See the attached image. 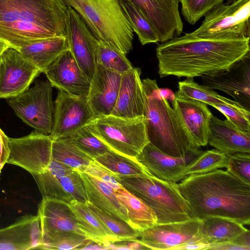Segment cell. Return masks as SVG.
<instances>
[{"label": "cell", "instance_id": "cell-8", "mask_svg": "<svg viewBox=\"0 0 250 250\" xmlns=\"http://www.w3.org/2000/svg\"><path fill=\"white\" fill-rule=\"evenodd\" d=\"M250 0L222 3L209 10L201 25L191 33L203 38L250 37Z\"/></svg>", "mask_w": 250, "mask_h": 250}, {"label": "cell", "instance_id": "cell-4", "mask_svg": "<svg viewBox=\"0 0 250 250\" xmlns=\"http://www.w3.org/2000/svg\"><path fill=\"white\" fill-rule=\"evenodd\" d=\"M145 94L144 118L148 138L159 150L174 157L200 153L184 130L168 100L160 93L157 82L142 80Z\"/></svg>", "mask_w": 250, "mask_h": 250}, {"label": "cell", "instance_id": "cell-7", "mask_svg": "<svg viewBox=\"0 0 250 250\" xmlns=\"http://www.w3.org/2000/svg\"><path fill=\"white\" fill-rule=\"evenodd\" d=\"M87 125L111 150L130 158L136 159L149 143L144 116H101L94 118Z\"/></svg>", "mask_w": 250, "mask_h": 250}, {"label": "cell", "instance_id": "cell-17", "mask_svg": "<svg viewBox=\"0 0 250 250\" xmlns=\"http://www.w3.org/2000/svg\"><path fill=\"white\" fill-rule=\"evenodd\" d=\"M53 87L68 94L87 96L90 81L69 49L60 55L44 73Z\"/></svg>", "mask_w": 250, "mask_h": 250}, {"label": "cell", "instance_id": "cell-6", "mask_svg": "<svg viewBox=\"0 0 250 250\" xmlns=\"http://www.w3.org/2000/svg\"><path fill=\"white\" fill-rule=\"evenodd\" d=\"M121 185L142 199L155 212L157 223L165 224L189 219L188 201L177 183L150 176L118 177Z\"/></svg>", "mask_w": 250, "mask_h": 250}, {"label": "cell", "instance_id": "cell-27", "mask_svg": "<svg viewBox=\"0 0 250 250\" xmlns=\"http://www.w3.org/2000/svg\"><path fill=\"white\" fill-rule=\"evenodd\" d=\"M248 229L243 224L233 219L209 216L201 220L199 234L201 242L210 245V248L216 244L230 241Z\"/></svg>", "mask_w": 250, "mask_h": 250}, {"label": "cell", "instance_id": "cell-16", "mask_svg": "<svg viewBox=\"0 0 250 250\" xmlns=\"http://www.w3.org/2000/svg\"><path fill=\"white\" fill-rule=\"evenodd\" d=\"M138 7L149 20L161 43L181 35L183 22L179 0H127Z\"/></svg>", "mask_w": 250, "mask_h": 250}, {"label": "cell", "instance_id": "cell-41", "mask_svg": "<svg viewBox=\"0 0 250 250\" xmlns=\"http://www.w3.org/2000/svg\"><path fill=\"white\" fill-rule=\"evenodd\" d=\"M224 0H179L181 13L190 24H195L214 7Z\"/></svg>", "mask_w": 250, "mask_h": 250}, {"label": "cell", "instance_id": "cell-47", "mask_svg": "<svg viewBox=\"0 0 250 250\" xmlns=\"http://www.w3.org/2000/svg\"><path fill=\"white\" fill-rule=\"evenodd\" d=\"M237 0H227V2H226V4H230L233 2H234L235 1H236Z\"/></svg>", "mask_w": 250, "mask_h": 250}, {"label": "cell", "instance_id": "cell-14", "mask_svg": "<svg viewBox=\"0 0 250 250\" xmlns=\"http://www.w3.org/2000/svg\"><path fill=\"white\" fill-rule=\"evenodd\" d=\"M203 85L227 93L250 110V54L227 70L201 76Z\"/></svg>", "mask_w": 250, "mask_h": 250}, {"label": "cell", "instance_id": "cell-30", "mask_svg": "<svg viewBox=\"0 0 250 250\" xmlns=\"http://www.w3.org/2000/svg\"><path fill=\"white\" fill-rule=\"evenodd\" d=\"M52 159L48 168L40 174L32 175L42 198L62 200L68 203L61 185V178L73 170Z\"/></svg>", "mask_w": 250, "mask_h": 250}, {"label": "cell", "instance_id": "cell-12", "mask_svg": "<svg viewBox=\"0 0 250 250\" xmlns=\"http://www.w3.org/2000/svg\"><path fill=\"white\" fill-rule=\"evenodd\" d=\"M41 73L18 50L7 49L0 56V98L18 96L28 89Z\"/></svg>", "mask_w": 250, "mask_h": 250}, {"label": "cell", "instance_id": "cell-22", "mask_svg": "<svg viewBox=\"0 0 250 250\" xmlns=\"http://www.w3.org/2000/svg\"><path fill=\"white\" fill-rule=\"evenodd\" d=\"M141 70L133 67L122 75L119 92L110 115L127 118L144 116L145 94Z\"/></svg>", "mask_w": 250, "mask_h": 250}, {"label": "cell", "instance_id": "cell-46", "mask_svg": "<svg viewBox=\"0 0 250 250\" xmlns=\"http://www.w3.org/2000/svg\"><path fill=\"white\" fill-rule=\"evenodd\" d=\"M9 48L10 47L6 42L0 39V56L6 50Z\"/></svg>", "mask_w": 250, "mask_h": 250}, {"label": "cell", "instance_id": "cell-36", "mask_svg": "<svg viewBox=\"0 0 250 250\" xmlns=\"http://www.w3.org/2000/svg\"><path fill=\"white\" fill-rule=\"evenodd\" d=\"M97 64L121 75L133 67L125 54L98 41Z\"/></svg>", "mask_w": 250, "mask_h": 250}, {"label": "cell", "instance_id": "cell-32", "mask_svg": "<svg viewBox=\"0 0 250 250\" xmlns=\"http://www.w3.org/2000/svg\"><path fill=\"white\" fill-rule=\"evenodd\" d=\"M174 95L176 98L196 100L212 106L216 104H233L238 103L219 95L207 86L199 84L194 81L193 78H187L184 81L179 82L178 90Z\"/></svg>", "mask_w": 250, "mask_h": 250}, {"label": "cell", "instance_id": "cell-28", "mask_svg": "<svg viewBox=\"0 0 250 250\" xmlns=\"http://www.w3.org/2000/svg\"><path fill=\"white\" fill-rule=\"evenodd\" d=\"M69 204L76 216L78 228L86 238L104 245L108 249L109 244L119 241L87 204L73 201Z\"/></svg>", "mask_w": 250, "mask_h": 250}, {"label": "cell", "instance_id": "cell-40", "mask_svg": "<svg viewBox=\"0 0 250 250\" xmlns=\"http://www.w3.org/2000/svg\"><path fill=\"white\" fill-rule=\"evenodd\" d=\"M61 183L69 204L73 201L84 204L89 202L83 181L77 170L62 176Z\"/></svg>", "mask_w": 250, "mask_h": 250}, {"label": "cell", "instance_id": "cell-44", "mask_svg": "<svg viewBox=\"0 0 250 250\" xmlns=\"http://www.w3.org/2000/svg\"><path fill=\"white\" fill-rule=\"evenodd\" d=\"M82 171L100 180L112 188L115 191L122 187L119 182L118 176L113 174L94 159Z\"/></svg>", "mask_w": 250, "mask_h": 250}, {"label": "cell", "instance_id": "cell-29", "mask_svg": "<svg viewBox=\"0 0 250 250\" xmlns=\"http://www.w3.org/2000/svg\"><path fill=\"white\" fill-rule=\"evenodd\" d=\"M116 196L127 210L128 224L137 231L157 223L154 211L142 199L123 187L115 191Z\"/></svg>", "mask_w": 250, "mask_h": 250}, {"label": "cell", "instance_id": "cell-23", "mask_svg": "<svg viewBox=\"0 0 250 250\" xmlns=\"http://www.w3.org/2000/svg\"><path fill=\"white\" fill-rule=\"evenodd\" d=\"M42 241L38 215H25L9 226L0 229V250L38 249Z\"/></svg>", "mask_w": 250, "mask_h": 250}, {"label": "cell", "instance_id": "cell-15", "mask_svg": "<svg viewBox=\"0 0 250 250\" xmlns=\"http://www.w3.org/2000/svg\"><path fill=\"white\" fill-rule=\"evenodd\" d=\"M201 220L190 218L183 221L157 223L139 231V240L150 250H175L198 235Z\"/></svg>", "mask_w": 250, "mask_h": 250}, {"label": "cell", "instance_id": "cell-45", "mask_svg": "<svg viewBox=\"0 0 250 250\" xmlns=\"http://www.w3.org/2000/svg\"><path fill=\"white\" fill-rule=\"evenodd\" d=\"M8 138L0 128V173L7 163L10 154Z\"/></svg>", "mask_w": 250, "mask_h": 250}, {"label": "cell", "instance_id": "cell-33", "mask_svg": "<svg viewBox=\"0 0 250 250\" xmlns=\"http://www.w3.org/2000/svg\"><path fill=\"white\" fill-rule=\"evenodd\" d=\"M52 158L73 169L83 170L94 160L65 138L53 141Z\"/></svg>", "mask_w": 250, "mask_h": 250}, {"label": "cell", "instance_id": "cell-18", "mask_svg": "<svg viewBox=\"0 0 250 250\" xmlns=\"http://www.w3.org/2000/svg\"><path fill=\"white\" fill-rule=\"evenodd\" d=\"M172 107L188 136L196 146L208 144L209 125L213 114L207 104L196 100L176 98Z\"/></svg>", "mask_w": 250, "mask_h": 250}, {"label": "cell", "instance_id": "cell-26", "mask_svg": "<svg viewBox=\"0 0 250 250\" xmlns=\"http://www.w3.org/2000/svg\"><path fill=\"white\" fill-rule=\"evenodd\" d=\"M69 49L66 37H54L38 40L21 47L18 51L26 60L44 73L62 53Z\"/></svg>", "mask_w": 250, "mask_h": 250}, {"label": "cell", "instance_id": "cell-48", "mask_svg": "<svg viewBox=\"0 0 250 250\" xmlns=\"http://www.w3.org/2000/svg\"></svg>", "mask_w": 250, "mask_h": 250}, {"label": "cell", "instance_id": "cell-43", "mask_svg": "<svg viewBox=\"0 0 250 250\" xmlns=\"http://www.w3.org/2000/svg\"><path fill=\"white\" fill-rule=\"evenodd\" d=\"M228 157V171L250 184V153L236 152Z\"/></svg>", "mask_w": 250, "mask_h": 250}, {"label": "cell", "instance_id": "cell-13", "mask_svg": "<svg viewBox=\"0 0 250 250\" xmlns=\"http://www.w3.org/2000/svg\"><path fill=\"white\" fill-rule=\"evenodd\" d=\"M66 37L69 50L91 81L97 66L98 40L78 13L70 6H67Z\"/></svg>", "mask_w": 250, "mask_h": 250}, {"label": "cell", "instance_id": "cell-38", "mask_svg": "<svg viewBox=\"0 0 250 250\" xmlns=\"http://www.w3.org/2000/svg\"><path fill=\"white\" fill-rule=\"evenodd\" d=\"M90 240L84 235L72 231L56 233L42 239L39 250H83Z\"/></svg>", "mask_w": 250, "mask_h": 250}, {"label": "cell", "instance_id": "cell-37", "mask_svg": "<svg viewBox=\"0 0 250 250\" xmlns=\"http://www.w3.org/2000/svg\"><path fill=\"white\" fill-rule=\"evenodd\" d=\"M64 138L94 159L110 150L91 131L87 125Z\"/></svg>", "mask_w": 250, "mask_h": 250}, {"label": "cell", "instance_id": "cell-39", "mask_svg": "<svg viewBox=\"0 0 250 250\" xmlns=\"http://www.w3.org/2000/svg\"><path fill=\"white\" fill-rule=\"evenodd\" d=\"M87 205L119 241L134 240L139 238V231L127 222L100 210L89 202Z\"/></svg>", "mask_w": 250, "mask_h": 250}, {"label": "cell", "instance_id": "cell-2", "mask_svg": "<svg viewBox=\"0 0 250 250\" xmlns=\"http://www.w3.org/2000/svg\"><path fill=\"white\" fill-rule=\"evenodd\" d=\"M178 185L190 218L217 216L250 225V184L227 170L189 175Z\"/></svg>", "mask_w": 250, "mask_h": 250}, {"label": "cell", "instance_id": "cell-21", "mask_svg": "<svg viewBox=\"0 0 250 250\" xmlns=\"http://www.w3.org/2000/svg\"><path fill=\"white\" fill-rule=\"evenodd\" d=\"M37 215L40 219L42 239L62 231H72L84 236L78 228L70 204L65 201L42 198L39 205Z\"/></svg>", "mask_w": 250, "mask_h": 250}, {"label": "cell", "instance_id": "cell-24", "mask_svg": "<svg viewBox=\"0 0 250 250\" xmlns=\"http://www.w3.org/2000/svg\"><path fill=\"white\" fill-rule=\"evenodd\" d=\"M208 144L229 155L236 152L250 153V132L240 130L228 119L212 116L209 125Z\"/></svg>", "mask_w": 250, "mask_h": 250}, {"label": "cell", "instance_id": "cell-19", "mask_svg": "<svg viewBox=\"0 0 250 250\" xmlns=\"http://www.w3.org/2000/svg\"><path fill=\"white\" fill-rule=\"evenodd\" d=\"M201 152L174 157L163 153L148 143L136 159L151 175L164 181L177 183L186 177L184 171L187 166Z\"/></svg>", "mask_w": 250, "mask_h": 250}, {"label": "cell", "instance_id": "cell-20", "mask_svg": "<svg viewBox=\"0 0 250 250\" xmlns=\"http://www.w3.org/2000/svg\"><path fill=\"white\" fill-rule=\"evenodd\" d=\"M122 75L97 64L87 96L95 117L110 115L115 105Z\"/></svg>", "mask_w": 250, "mask_h": 250}, {"label": "cell", "instance_id": "cell-42", "mask_svg": "<svg viewBox=\"0 0 250 250\" xmlns=\"http://www.w3.org/2000/svg\"><path fill=\"white\" fill-rule=\"evenodd\" d=\"M213 107L221 112L232 124L241 130L250 132V110L237 103L220 104Z\"/></svg>", "mask_w": 250, "mask_h": 250}, {"label": "cell", "instance_id": "cell-34", "mask_svg": "<svg viewBox=\"0 0 250 250\" xmlns=\"http://www.w3.org/2000/svg\"><path fill=\"white\" fill-rule=\"evenodd\" d=\"M120 4L131 27L142 45L159 42L153 26L141 10L127 0H119Z\"/></svg>", "mask_w": 250, "mask_h": 250}, {"label": "cell", "instance_id": "cell-35", "mask_svg": "<svg viewBox=\"0 0 250 250\" xmlns=\"http://www.w3.org/2000/svg\"><path fill=\"white\" fill-rule=\"evenodd\" d=\"M228 166L226 154L215 149L202 151L187 166L185 176L191 174H200L212 171Z\"/></svg>", "mask_w": 250, "mask_h": 250}, {"label": "cell", "instance_id": "cell-1", "mask_svg": "<svg viewBox=\"0 0 250 250\" xmlns=\"http://www.w3.org/2000/svg\"><path fill=\"white\" fill-rule=\"evenodd\" d=\"M250 37L213 39L191 33L175 37L156 48L160 77L193 78L227 70L250 54Z\"/></svg>", "mask_w": 250, "mask_h": 250}, {"label": "cell", "instance_id": "cell-10", "mask_svg": "<svg viewBox=\"0 0 250 250\" xmlns=\"http://www.w3.org/2000/svg\"><path fill=\"white\" fill-rule=\"evenodd\" d=\"M10 154L7 164L20 167L32 175L44 172L52 160L53 140L37 131L18 138L9 137Z\"/></svg>", "mask_w": 250, "mask_h": 250}, {"label": "cell", "instance_id": "cell-25", "mask_svg": "<svg viewBox=\"0 0 250 250\" xmlns=\"http://www.w3.org/2000/svg\"><path fill=\"white\" fill-rule=\"evenodd\" d=\"M78 171L83 181L89 203L128 224L127 210L116 197L115 190L97 178Z\"/></svg>", "mask_w": 250, "mask_h": 250}, {"label": "cell", "instance_id": "cell-5", "mask_svg": "<svg viewBox=\"0 0 250 250\" xmlns=\"http://www.w3.org/2000/svg\"><path fill=\"white\" fill-rule=\"evenodd\" d=\"M74 9L94 37L126 54L133 48V30L119 0H63Z\"/></svg>", "mask_w": 250, "mask_h": 250}, {"label": "cell", "instance_id": "cell-9", "mask_svg": "<svg viewBox=\"0 0 250 250\" xmlns=\"http://www.w3.org/2000/svg\"><path fill=\"white\" fill-rule=\"evenodd\" d=\"M53 87L48 80L40 81L18 96L7 99L8 104L24 123L48 135L51 133L54 120Z\"/></svg>", "mask_w": 250, "mask_h": 250}, {"label": "cell", "instance_id": "cell-11", "mask_svg": "<svg viewBox=\"0 0 250 250\" xmlns=\"http://www.w3.org/2000/svg\"><path fill=\"white\" fill-rule=\"evenodd\" d=\"M94 118L87 96L59 90L55 101L53 125L49 136L53 141L70 136Z\"/></svg>", "mask_w": 250, "mask_h": 250}, {"label": "cell", "instance_id": "cell-31", "mask_svg": "<svg viewBox=\"0 0 250 250\" xmlns=\"http://www.w3.org/2000/svg\"><path fill=\"white\" fill-rule=\"evenodd\" d=\"M94 160L118 177L152 175L136 159L111 149Z\"/></svg>", "mask_w": 250, "mask_h": 250}, {"label": "cell", "instance_id": "cell-3", "mask_svg": "<svg viewBox=\"0 0 250 250\" xmlns=\"http://www.w3.org/2000/svg\"><path fill=\"white\" fill-rule=\"evenodd\" d=\"M63 0H0V39L10 48L42 39L66 37Z\"/></svg>", "mask_w": 250, "mask_h": 250}]
</instances>
